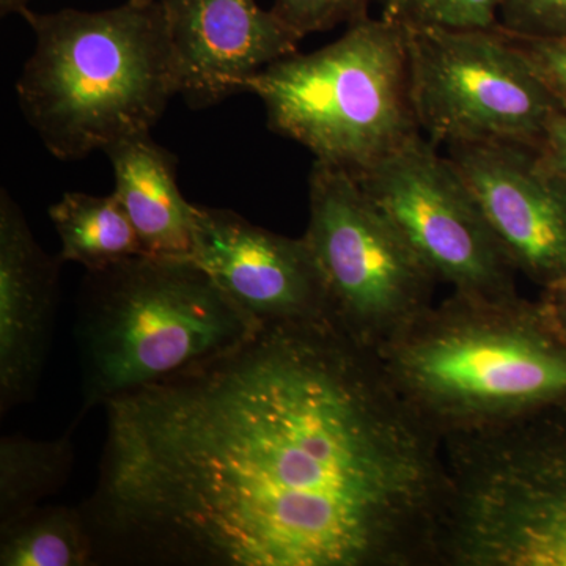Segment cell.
<instances>
[{"instance_id":"1","label":"cell","mask_w":566,"mask_h":566,"mask_svg":"<svg viewBox=\"0 0 566 566\" xmlns=\"http://www.w3.org/2000/svg\"><path fill=\"white\" fill-rule=\"evenodd\" d=\"M104 409L95 565H433L441 438L333 322L262 327Z\"/></svg>"},{"instance_id":"2","label":"cell","mask_w":566,"mask_h":566,"mask_svg":"<svg viewBox=\"0 0 566 566\" xmlns=\"http://www.w3.org/2000/svg\"><path fill=\"white\" fill-rule=\"evenodd\" d=\"M376 354L441 439L566 405V334L549 308L520 294L452 293Z\"/></svg>"},{"instance_id":"3","label":"cell","mask_w":566,"mask_h":566,"mask_svg":"<svg viewBox=\"0 0 566 566\" xmlns=\"http://www.w3.org/2000/svg\"><path fill=\"white\" fill-rule=\"evenodd\" d=\"M21 17L35 48L17 82L18 102L54 158L77 161L150 133L178 95L161 0Z\"/></svg>"},{"instance_id":"4","label":"cell","mask_w":566,"mask_h":566,"mask_svg":"<svg viewBox=\"0 0 566 566\" xmlns=\"http://www.w3.org/2000/svg\"><path fill=\"white\" fill-rule=\"evenodd\" d=\"M260 329L192 259L137 255L85 271L81 416L211 363Z\"/></svg>"},{"instance_id":"5","label":"cell","mask_w":566,"mask_h":566,"mask_svg":"<svg viewBox=\"0 0 566 566\" xmlns=\"http://www.w3.org/2000/svg\"><path fill=\"white\" fill-rule=\"evenodd\" d=\"M549 411L442 439L433 565L566 566V424Z\"/></svg>"},{"instance_id":"6","label":"cell","mask_w":566,"mask_h":566,"mask_svg":"<svg viewBox=\"0 0 566 566\" xmlns=\"http://www.w3.org/2000/svg\"><path fill=\"white\" fill-rule=\"evenodd\" d=\"M245 92L262 99L271 132L353 177L422 134L409 87L408 31L386 17H365L322 50L274 62Z\"/></svg>"},{"instance_id":"7","label":"cell","mask_w":566,"mask_h":566,"mask_svg":"<svg viewBox=\"0 0 566 566\" xmlns=\"http://www.w3.org/2000/svg\"><path fill=\"white\" fill-rule=\"evenodd\" d=\"M304 238L331 319L365 348L378 353L433 305V273L346 170L314 161Z\"/></svg>"},{"instance_id":"8","label":"cell","mask_w":566,"mask_h":566,"mask_svg":"<svg viewBox=\"0 0 566 566\" xmlns=\"http://www.w3.org/2000/svg\"><path fill=\"white\" fill-rule=\"evenodd\" d=\"M409 87L420 133L436 145L536 150L557 117L556 88L501 28H406Z\"/></svg>"},{"instance_id":"9","label":"cell","mask_w":566,"mask_h":566,"mask_svg":"<svg viewBox=\"0 0 566 566\" xmlns=\"http://www.w3.org/2000/svg\"><path fill=\"white\" fill-rule=\"evenodd\" d=\"M354 178L452 293L517 296L516 266L485 212L452 159L423 134Z\"/></svg>"},{"instance_id":"10","label":"cell","mask_w":566,"mask_h":566,"mask_svg":"<svg viewBox=\"0 0 566 566\" xmlns=\"http://www.w3.org/2000/svg\"><path fill=\"white\" fill-rule=\"evenodd\" d=\"M191 259L260 327L333 322L304 237H282L232 210L196 205Z\"/></svg>"},{"instance_id":"11","label":"cell","mask_w":566,"mask_h":566,"mask_svg":"<svg viewBox=\"0 0 566 566\" xmlns=\"http://www.w3.org/2000/svg\"><path fill=\"white\" fill-rule=\"evenodd\" d=\"M531 148L506 144L449 147L491 229L516 270L549 286L566 283V182Z\"/></svg>"},{"instance_id":"12","label":"cell","mask_w":566,"mask_h":566,"mask_svg":"<svg viewBox=\"0 0 566 566\" xmlns=\"http://www.w3.org/2000/svg\"><path fill=\"white\" fill-rule=\"evenodd\" d=\"M178 95L193 109L245 92L274 62L296 54L303 36L255 0H161Z\"/></svg>"},{"instance_id":"13","label":"cell","mask_w":566,"mask_h":566,"mask_svg":"<svg viewBox=\"0 0 566 566\" xmlns=\"http://www.w3.org/2000/svg\"><path fill=\"white\" fill-rule=\"evenodd\" d=\"M61 256L48 255L20 205L0 192V411L39 389L59 304Z\"/></svg>"},{"instance_id":"14","label":"cell","mask_w":566,"mask_h":566,"mask_svg":"<svg viewBox=\"0 0 566 566\" xmlns=\"http://www.w3.org/2000/svg\"><path fill=\"white\" fill-rule=\"evenodd\" d=\"M115 175V197L139 234L145 255L191 259L196 205L177 185V158L150 133L104 148Z\"/></svg>"},{"instance_id":"15","label":"cell","mask_w":566,"mask_h":566,"mask_svg":"<svg viewBox=\"0 0 566 566\" xmlns=\"http://www.w3.org/2000/svg\"><path fill=\"white\" fill-rule=\"evenodd\" d=\"M50 218L61 238L62 262L95 271L145 255L136 227L115 193H63L57 203L51 205Z\"/></svg>"},{"instance_id":"16","label":"cell","mask_w":566,"mask_h":566,"mask_svg":"<svg viewBox=\"0 0 566 566\" xmlns=\"http://www.w3.org/2000/svg\"><path fill=\"white\" fill-rule=\"evenodd\" d=\"M81 419V417H80ZM73 427L62 438L51 441L24 434L0 439V524L10 523L69 482L74 465Z\"/></svg>"},{"instance_id":"17","label":"cell","mask_w":566,"mask_h":566,"mask_svg":"<svg viewBox=\"0 0 566 566\" xmlns=\"http://www.w3.org/2000/svg\"><path fill=\"white\" fill-rule=\"evenodd\" d=\"M0 565H95L91 534L80 506L39 505L0 524Z\"/></svg>"},{"instance_id":"18","label":"cell","mask_w":566,"mask_h":566,"mask_svg":"<svg viewBox=\"0 0 566 566\" xmlns=\"http://www.w3.org/2000/svg\"><path fill=\"white\" fill-rule=\"evenodd\" d=\"M502 0H385L382 17L405 28L449 31H493L499 28Z\"/></svg>"},{"instance_id":"19","label":"cell","mask_w":566,"mask_h":566,"mask_svg":"<svg viewBox=\"0 0 566 566\" xmlns=\"http://www.w3.org/2000/svg\"><path fill=\"white\" fill-rule=\"evenodd\" d=\"M371 0H275L274 13L301 36L353 24L367 17ZM385 2V0H382Z\"/></svg>"},{"instance_id":"20","label":"cell","mask_w":566,"mask_h":566,"mask_svg":"<svg viewBox=\"0 0 566 566\" xmlns=\"http://www.w3.org/2000/svg\"><path fill=\"white\" fill-rule=\"evenodd\" d=\"M499 28L521 39H566V0H502Z\"/></svg>"},{"instance_id":"21","label":"cell","mask_w":566,"mask_h":566,"mask_svg":"<svg viewBox=\"0 0 566 566\" xmlns=\"http://www.w3.org/2000/svg\"><path fill=\"white\" fill-rule=\"evenodd\" d=\"M515 39L531 55L538 70L545 74L549 84L556 88L558 95H566V39Z\"/></svg>"},{"instance_id":"22","label":"cell","mask_w":566,"mask_h":566,"mask_svg":"<svg viewBox=\"0 0 566 566\" xmlns=\"http://www.w3.org/2000/svg\"><path fill=\"white\" fill-rule=\"evenodd\" d=\"M542 153H536L539 163L547 172L553 174L558 180L566 182V117L558 114L549 128L546 129L539 147Z\"/></svg>"},{"instance_id":"23","label":"cell","mask_w":566,"mask_h":566,"mask_svg":"<svg viewBox=\"0 0 566 566\" xmlns=\"http://www.w3.org/2000/svg\"><path fill=\"white\" fill-rule=\"evenodd\" d=\"M29 3L31 0H0V13L2 17H9V14H21L25 10H29Z\"/></svg>"},{"instance_id":"24","label":"cell","mask_w":566,"mask_h":566,"mask_svg":"<svg viewBox=\"0 0 566 566\" xmlns=\"http://www.w3.org/2000/svg\"><path fill=\"white\" fill-rule=\"evenodd\" d=\"M551 314H553V311H551ZM554 318H556V322L558 323V326L562 327V329H564V333L566 334V314L564 312V314H557V315H554Z\"/></svg>"},{"instance_id":"25","label":"cell","mask_w":566,"mask_h":566,"mask_svg":"<svg viewBox=\"0 0 566 566\" xmlns=\"http://www.w3.org/2000/svg\"><path fill=\"white\" fill-rule=\"evenodd\" d=\"M560 289H566V283H564V285H562Z\"/></svg>"}]
</instances>
